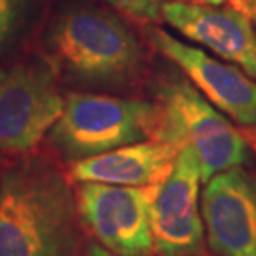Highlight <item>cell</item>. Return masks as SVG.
I'll list each match as a JSON object with an SVG mask.
<instances>
[{
  "label": "cell",
  "mask_w": 256,
  "mask_h": 256,
  "mask_svg": "<svg viewBox=\"0 0 256 256\" xmlns=\"http://www.w3.org/2000/svg\"><path fill=\"white\" fill-rule=\"evenodd\" d=\"M75 192L54 163L28 156L0 175V256H80Z\"/></svg>",
  "instance_id": "cell-1"
},
{
  "label": "cell",
  "mask_w": 256,
  "mask_h": 256,
  "mask_svg": "<svg viewBox=\"0 0 256 256\" xmlns=\"http://www.w3.org/2000/svg\"><path fill=\"white\" fill-rule=\"evenodd\" d=\"M152 140L190 148L198 158L202 182L233 166L246 165L252 146L243 133L213 106L192 82L175 78L156 92Z\"/></svg>",
  "instance_id": "cell-2"
},
{
  "label": "cell",
  "mask_w": 256,
  "mask_h": 256,
  "mask_svg": "<svg viewBox=\"0 0 256 256\" xmlns=\"http://www.w3.org/2000/svg\"><path fill=\"white\" fill-rule=\"evenodd\" d=\"M54 60L65 74L92 84H120L142 65V47L126 25L95 8L65 12L48 37Z\"/></svg>",
  "instance_id": "cell-3"
},
{
  "label": "cell",
  "mask_w": 256,
  "mask_h": 256,
  "mask_svg": "<svg viewBox=\"0 0 256 256\" xmlns=\"http://www.w3.org/2000/svg\"><path fill=\"white\" fill-rule=\"evenodd\" d=\"M155 104L108 95L68 94L48 142L65 160L78 162L132 143L152 140Z\"/></svg>",
  "instance_id": "cell-4"
},
{
  "label": "cell",
  "mask_w": 256,
  "mask_h": 256,
  "mask_svg": "<svg viewBox=\"0 0 256 256\" xmlns=\"http://www.w3.org/2000/svg\"><path fill=\"white\" fill-rule=\"evenodd\" d=\"M158 186L78 183L75 192L78 218L114 254L150 256L155 252L152 203Z\"/></svg>",
  "instance_id": "cell-5"
},
{
  "label": "cell",
  "mask_w": 256,
  "mask_h": 256,
  "mask_svg": "<svg viewBox=\"0 0 256 256\" xmlns=\"http://www.w3.org/2000/svg\"><path fill=\"white\" fill-rule=\"evenodd\" d=\"M65 98L48 72L17 65L0 72V152L22 155L57 124Z\"/></svg>",
  "instance_id": "cell-6"
},
{
  "label": "cell",
  "mask_w": 256,
  "mask_h": 256,
  "mask_svg": "<svg viewBox=\"0 0 256 256\" xmlns=\"http://www.w3.org/2000/svg\"><path fill=\"white\" fill-rule=\"evenodd\" d=\"M198 158L190 148L178 152L170 176L158 186L152 203V232L160 256H200L204 248V224L200 204Z\"/></svg>",
  "instance_id": "cell-7"
},
{
  "label": "cell",
  "mask_w": 256,
  "mask_h": 256,
  "mask_svg": "<svg viewBox=\"0 0 256 256\" xmlns=\"http://www.w3.org/2000/svg\"><path fill=\"white\" fill-rule=\"evenodd\" d=\"M206 242L218 256H256V175L243 166L216 173L202 194Z\"/></svg>",
  "instance_id": "cell-8"
},
{
  "label": "cell",
  "mask_w": 256,
  "mask_h": 256,
  "mask_svg": "<svg viewBox=\"0 0 256 256\" xmlns=\"http://www.w3.org/2000/svg\"><path fill=\"white\" fill-rule=\"evenodd\" d=\"M148 38L158 52L185 72L210 104L243 126H256V82L233 65L210 57L202 48L180 42L162 28H150Z\"/></svg>",
  "instance_id": "cell-9"
},
{
  "label": "cell",
  "mask_w": 256,
  "mask_h": 256,
  "mask_svg": "<svg viewBox=\"0 0 256 256\" xmlns=\"http://www.w3.org/2000/svg\"><path fill=\"white\" fill-rule=\"evenodd\" d=\"M162 18L244 74L256 76V34L250 20L234 7L165 2Z\"/></svg>",
  "instance_id": "cell-10"
},
{
  "label": "cell",
  "mask_w": 256,
  "mask_h": 256,
  "mask_svg": "<svg viewBox=\"0 0 256 256\" xmlns=\"http://www.w3.org/2000/svg\"><path fill=\"white\" fill-rule=\"evenodd\" d=\"M178 148L165 142L145 140L72 163L70 178L76 183L116 186H158L170 176Z\"/></svg>",
  "instance_id": "cell-11"
},
{
  "label": "cell",
  "mask_w": 256,
  "mask_h": 256,
  "mask_svg": "<svg viewBox=\"0 0 256 256\" xmlns=\"http://www.w3.org/2000/svg\"><path fill=\"white\" fill-rule=\"evenodd\" d=\"M106 2L138 22H156L162 17L163 0H106Z\"/></svg>",
  "instance_id": "cell-12"
},
{
  "label": "cell",
  "mask_w": 256,
  "mask_h": 256,
  "mask_svg": "<svg viewBox=\"0 0 256 256\" xmlns=\"http://www.w3.org/2000/svg\"><path fill=\"white\" fill-rule=\"evenodd\" d=\"M25 0H0V47L7 42L22 15Z\"/></svg>",
  "instance_id": "cell-13"
},
{
  "label": "cell",
  "mask_w": 256,
  "mask_h": 256,
  "mask_svg": "<svg viewBox=\"0 0 256 256\" xmlns=\"http://www.w3.org/2000/svg\"><path fill=\"white\" fill-rule=\"evenodd\" d=\"M230 2H232V7L238 8L256 24V0H230Z\"/></svg>",
  "instance_id": "cell-14"
},
{
  "label": "cell",
  "mask_w": 256,
  "mask_h": 256,
  "mask_svg": "<svg viewBox=\"0 0 256 256\" xmlns=\"http://www.w3.org/2000/svg\"><path fill=\"white\" fill-rule=\"evenodd\" d=\"M84 256H116V254H114L112 252H108V250L104 248L102 244L92 243V244H88V246H86Z\"/></svg>",
  "instance_id": "cell-15"
},
{
  "label": "cell",
  "mask_w": 256,
  "mask_h": 256,
  "mask_svg": "<svg viewBox=\"0 0 256 256\" xmlns=\"http://www.w3.org/2000/svg\"><path fill=\"white\" fill-rule=\"evenodd\" d=\"M176 2H186V4H200V5H220L230 0H176Z\"/></svg>",
  "instance_id": "cell-16"
}]
</instances>
